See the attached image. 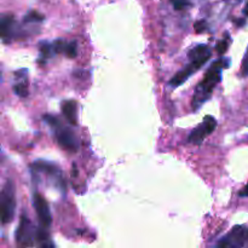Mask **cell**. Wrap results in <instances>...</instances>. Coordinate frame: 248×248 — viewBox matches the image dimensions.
<instances>
[{
    "label": "cell",
    "instance_id": "obj_1",
    "mask_svg": "<svg viewBox=\"0 0 248 248\" xmlns=\"http://www.w3.org/2000/svg\"><path fill=\"white\" fill-rule=\"evenodd\" d=\"M230 58L220 57L219 60L215 61L210 68L206 72L205 77L196 86L195 92H194L193 99H191V108L194 111H198L208 99L212 97L213 90L217 87L222 80L223 70L229 68Z\"/></svg>",
    "mask_w": 248,
    "mask_h": 248
},
{
    "label": "cell",
    "instance_id": "obj_2",
    "mask_svg": "<svg viewBox=\"0 0 248 248\" xmlns=\"http://www.w3.org/2000/svg\"><path fill=\"white\" fill-rule=\"evenodd\" d=\"M211 56H212V51L205 44H199L195 47L191 48L188 53L189 63L188 65L179 70L171 80H170V86L171 87H178L183 85L191 75L195 72L200 70L203 67V64L210 61Z\"/></svg>",
    "mask_w": 248,
    "mask_h": 248
},
{
    "label": "cell",
    "instance_id": "obj_3",
    "mask_svg": "<svg viewBox=\"0 0 248 248\" xmlns=\"http://www.w3.org/2000/svg\"><path fill=\"white\" fill-rule=\"evenodd\" d=\"M44 120L53 128L58 145L67 152L75 153L79 150V140L70 128L62 126L61 121L53 115H44Z\"/></svg>",
    "mask_w": 248,
    "mask_h": 248
},
{
    "label": "cell",
    "instance_id": "obj_4",
    "mask_svg": "<svg viewBox=\"0 0 248 248\" xmlns=\"http://www.w3.org/2000/svg\"><path fill=\"white\" fill-rule=\"evenodd\" d=\"M0 210H1V223L9 224L12 222L16 211V196H15V184L11 179H7L2 186L0 195Z\"/></svg>",
    "mask_w": 248,
    "mask_h": 248
},
{
    "label": "cell",
    "instance_id": "obj_5",
    "mask_svg": "<svg viewBox=\"0 0 248 248\" xmlns=\"http://www.w3.org/2000/svg\"><path fill=\"white\" fill-rule=\"evenodd\" d=\"M31 173H38V174H45L46 177H50L53 179L55 186L57 188L64 189V182H63L62 172L61 169L56 164L50 161H44V160H36L35 162L31 165Z\"/></svg>",
    "mask_w": 248,
    "mask_h": 248
},
{
    "label": "cell",
    "instance_id": "obj_6",
    "mask_svg": "<svg viewBox=\"0 0 248 248\" xmlns=\"http://www.w3.org/2000/svg\"><path fill=\"white\" fill-rule=\"evenodd\" d=\"M217 128V120H216L213 116L206 115L203 118L202 123L199 126H196L191 133L188 137V142L193 143L195 145L202 144L203 140L211 135V133L215 132V130Z\"/></svg>",
    "mask_w": 248,
    "mask_h": 248
},
{
    "label": "cell",
    "instance_id": "obj_7",
    "mask_svg": "<svg viewBox=\"0 0 248 248\" xmlns=\"http://www.w3.org/2000/svg\"><path fill=\"white\" fill-rule=\"evenodd\" d=\"M36 237V230L26 215H22L18 228L16 230V242L22 247H31L34 245V239Z\"/></svg>",
    "mask_w": 248,
    "mask_h": 248
},
{
    "label": "cell",
    "instance_id": "obj_8",
    "mask_svg": "<svg viewBox=\"0 0 248 248\" xmlns=\"http://www.w3.org/2000/svg\"><path fill=\"white\" fill-rule=\"evenodd\" d=\"M248 240V229L242 225H237L232 232H228L224 237L217 242L216 246L223 248H235L245 246Z\"/></svg>",
    "mask_w": 248,
    "mask_h": 248
},
{
    "label": "cell",
    "instance_id": "obj_9",
    "mask_svg": "<svg viewBox=\"0 0 248 248\" xmlns=\"http://www.w3.org/2000/svg\"><path fill=\"white\" fill-rule=\"evenodd\" d=\"M33 206L35 210L36 217H38L39 223L43 228H50L51 223H52V217H51L50 207H48L47 202L44 199V196L39 193L33 194Z\"/></svg>",
    "mask_w": 248,
    "mask_h": 248
},
{
    "label": "cell",
    "instance_id": "obj_10",
    "mask_svg": "<svg viewBox=\"0 0 248 248\" xmlns=\"http://www.w3.org/2000/svg\"><path fill=\"white\" fill-rule=\"evenodd\" d=\"M17 26L14 15H2L1 17V39L2 43L7 44L17 36Z\"/></svg>",
    "mask_w": 248,
    "mask_h": 248
},
{
    "label": "cell",
    "instance_id": "obj_11",
    "mask_svg": "<svg viewBox=\"0 0 248 248\" xmlns=\"http://www.w3.org/2000/svg\"><path fill=\"white\" fill-rule=\"evenodd\" d=\"M14 91L17 96H28V79H27V69L16 72V84L14 85Z\"/></svg>",
    "mask_w": 248,
    "mask_h": 248
},
{
    "label": "cell",
    "instance_id": "obj_12",
    "mask_svg": "<svg viewBox=\"0 0 248 248\" xmlns=\"http://www.w3.org/2000/svg\"><path fill=\"white\" fill-rule=\"evenodd\" d=\"M61 109H62L63 115H64V118L67 119L68 123L72 124V125H77V121H78L77 102L73 101V99H67V101H63L62 104H61Z\"/></svg>",
    "mask_w": 248,
    "mask_h": 248
},
{
    "label": "cell",
    "instance_id": "obj_13",
    "mask_svg": "<svg viewBox=\"0 0 248 248\" xmlns=\"http://www.w3.org/2000/svg\"><path fill=\"white\" fill-rule=\"evenodd\" d=\"M39 51H40L41 56L40 63H44L48 58L52 57L53 53H56L55 48H53V44L48 43V41H40L39 43Z\"/></svg>",
    "mask_w": 248,
    "mask_h": 248
},
{
    "label": "cell",
    "instance_id": "obj_14",
    "mask_svg": "<svg viewBox=\"0 0 248 248\" xmlns=\"http://www.w3.org/2000/svg\"><path fill=\"white\" fill-rule=\"evenodd\" d=\"M36 240H38L39 245L41 247H53L55 245L51 242L50 236H48V232H46V228L41 227L40 229L36 230Z\"/></svg>",
    "mask_w": 248,
    "mask_h": 248
},
{
    "label": "cell",
    "instance_id": "obj_15",
    "mask_svg": "<svg viewBox=\"0 0 248 248\" xmlns=\"http://www.w3.org/2000/svg\"><path fill=\"white\" fill-rule=\"evenodd\" d=\"M44 18H45L44 15L39 14V12L36 11H31L24 16L23 21L26 22V23H39V22L44 21Z\"/></svg>",
    "mask_w": 248,
    "mask_h": 248
},
{
    "label": "cell",
    "instance_id": "obj_16",
    "mask_svg": "<svg viewBox=\"0 0 248 248\" xmlns=\"http://www.w3.org/2000/svg\"><path fill=\"white\" fill-rule=\"evenodd\" d=\"M65 56H68L69 58H74L75 56L78 55V43L77 41H70V43H67L64 50Z\"/></svg>",
    "mask_w": 248,
    "mask_h": 248
},
{
    "label": "cell",
    "instance_id": "obj_17",
    "mask_svg": "<svg viewBox=\"0 0 248 248\" xmlns=\"http://www.w3.org/2000/svg\"><path fill=\"white\" fill-rule=\"evenodd\" d=\"M228 47H229V38L218 41L217 46H216V50H217V52L219 53L220 56H223L228 51Z\"/></svg>",
    "mask_w": 248,
    "mask_h": 248
},
{
    "label": "cell",
    "instance_id": "obj_18",
    "mask_svg": "<svg viewBox=\"0 0 248 248\" xmlns=\"http://www.w3.org/2000/svg\"><path fill=\"white\" fill-rule=\"evenodd\" d=\"M241 75L242 77H248V47L241 63Z\"/></svg>",
    "mask_w": 248,
    "mask_h": 248
},
{
    "label": "cell",
    "instance_id": "obj_19",
    "mask_svg": "<svg viewBox=\"0 0 248 248\" xmlns=\"http://www.w3.org/2000/svg\"><path fill=\"white\" fill-rule=\"evenodd\" d=\"M172 5H173V7L176 10H183L184 7L189 6L190 2L188 0H172Z\"/></svg>",
    "mask_w": 248,
    "mask_h": 248
},
{
    "label": "cell",
    "instance_id": "obj_20",
    "mask_svg": "<svg viewBox=\"0 0 248 248\" xmlns=\"http://www.w3.org/2000/svg\"><path fill=\"white\" fill-rule=\"evenodd\" d=\"M194 28H195L196 33H202L203 31H206V29H207V23H206V21H203V19H200V21L195 22V24H194Z\"/></svg>",
    "mask_w": 248,
    "mask_h": 248
},
{
    "label": "cell",
    "instance_id": "obj_21",
    "mask_svg": "<svg viewBox=\"0 0 248 248\" xmlns=\"http://www.w3.org/2000/svg\"><path fill=\"white\" fill-rule=\"evenodd\" d=\"M239 195L241 196V198H248V183L241 189V191L239 193Z\"/></svg>",
    "mask_w": 248,
    "mask_h": 248
},
{
    "label": "cell",
    "instance_id": "obj_22",
    "mask_svg": "<svg viewBox=\"0 0 248 248\" xmlns=\"http://www.w3.org/2000/svg\"><path fill=\"white\" fill-rule=\"evenodd\" d=\"M244 16L246 17V18H248V4H247V6L245 7V10H244Z\"/></svg>",
    "mask_w": 248,
    "mask_h": 248
}]
</instances>
